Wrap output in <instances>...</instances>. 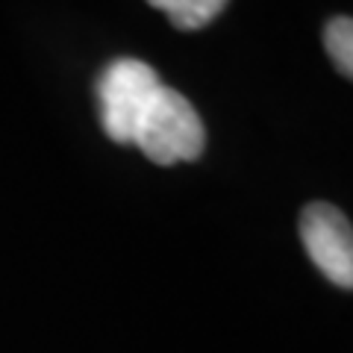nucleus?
Masks as SVG:
<instances>
[{"instance_id":"f257e3e1","label":"nucleus","mask_w":353,"mask_h":353,"mask_svg":"<svg viewBox=\"0 0 353 353\" xmlns=\"http://www.w3.org/2000/svg\"><path fill=\"white\" fill-rule=\"evenodd\" d=\"M153 165H176L201 159L206 148V130L197 109L176 88L159 85L145 118L132 139Z\"/></svg>"},{"instance_id":"f03ea898","label":"nucleus","mask_w":353,"mask_h":353,"mask_svg":"<svg viewBox=\"0 0 353 353\" xmlns=\"http://www.w3.org/2000/svg\"><path fill=\"white\" fill-rule=\"evenodd\" d=\"M159 85V77L148 62L130 57L109 62L97 80V103H101V124L106 136L118 145H132Z\"/></svg>"},{"instance_id":"7ed1b4c3","label":"nucleus","mask_w":353,"mask_h":353,"mask_svg":"<svg viewBox=\"0 0 353 353\" xmlns=\"http://www.w3.org/2000/svg\"><path fill=\"white\" fill-rule=\"evenodd\" d=\"M301 239L318 271L341 289L353 285V233L341 209L330 203H309L301 215Z\"/></svg>"},{"instance_id":"20e7f679","label":"nucleus","mask_w":353,"mask_h":353,"mask_svg":"<svg viewBox=\"0 0 353 353\" xmlns=\"http://www.w3.org/2000/svg\"><path fill=\"white\" fill-rule=\"evenodd\" d=\"M148 3L168 15L176 30L194 32L224 12L227 0H148Z\"/></svg>"},{"instance_id":"39448f33","label":"nucleus","mask_w":353,"mask_h":353,"mask_svg":"<svg viewBox=\"0 0 353 353\" xmlns=\"http://www.w3.org/2000/svg\"><path fill=\"white\" fill-rule=\"evenodd\" d=\"M324 44L336 62V68L345 77H350L353 74V21L350 18L330 21L327 32H324Z\"/></svg>"}]
</instances>
